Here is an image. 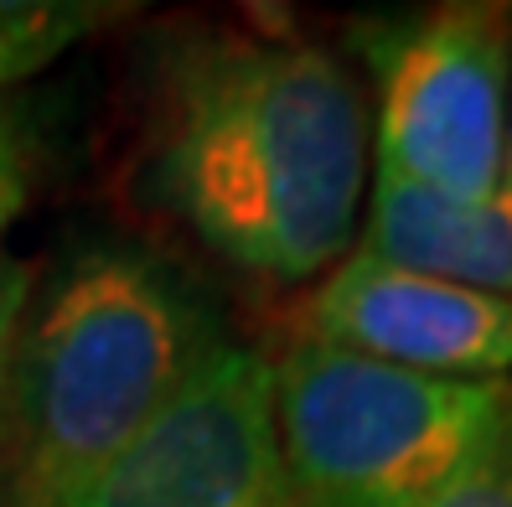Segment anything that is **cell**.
<instances>
[{
	"label": "cell",
	"instance_id": "1",
	"mask_svg": "<svg viewBox=\"0 0 512 507\" xmlns=\"http://www.w3.org/2000/svg\"><path fill=\"white\" fill-rule=\"evenodd\" d=\"M150 171L161 202L233 270L321 280L363 233V88L326 47L202 32L161 63Z\"/></svg>",
	"mask_w": 512,
	"mask_h": 507
},
{
	"label": "cell",
	"instance_id": "2",
	"mask_svg": "<svg viewBox=\"0 0 512 507\" xmlns=\"http://www.w3.org/2000/svg\"><path fill=\"white\" fill-rule=\"evenodd\" d=\"M213 347L156 259L83 249L21 316L0 389V507H52L182 394Z\"/></svg>",
	"mask_w": 512,
	"mask_h": 507
},
{
	"label": "cell",
	"instance_id": "3",
	"mask_svg": "<svg viewBox=\"0 0 512 507\" xmlns=\"http://www.w3.org/2000/svg\"><path fill=\"white\" fill-rule=\"evenodd\" d=\"M269 404L295 507H419L512 440V383L430 378L306 337L269 357Z\"/></svg>",
	"mask_w": 512,
	"mask_h": 507
},
{
	"label": "cell",
	"instance_id": "4",
	"mask_svg": "<svg viewBox=\"0 0 512 507\" xmlns=\"http://www.w3.org/2000/svg\"><path fill=\"white\" fill-rule=\"evenodd\" d=\"M373 176L445 202L487 197L512 161V6H435L368 42Z\"/></svg>",
	"mask_w": 512,
	"mask_h": 507
},
{
	"label": "cell",
	"instance_id": "5",
	"mask_svg": "<svg viewBox=\"0 0 512 507\" xmlns=\"http://www.w3.org/2000/svg\"><path fill=\"white\" fill-rule=\"evenodd\" d=\"M52 507H295L269 404V357L213 342L156 420Z\"/></svg>",
	"mask_w": 512,
	"mask_h": 507
},
{
	"label": "cell",
	"instance_id": "6",
	"mask_svg": "<svg viewBox=\"0 0 512 507\" xmlns=\"http://www.w3.org/2000/svg\"><path fill=\"white\" fill-rule=\"evenodd\" d=\"M300 337L430 378L512 383V301L357 249L311 285Z\"/></svg>",
	"mask_w": 512,
	"mask_h": 507
},
{
	"label": "cell",
	"instance_id": "7",
	"mask_svg": "<svg viewBox=\"0 0 512 507\" xmlns=\"http://www.w3.org/2000/svg\"><path fill=\"white\" fill-rule=\"evenodd\" d=\"M357 254L512 301V161L502 182L471 202H445L373 176Z\"/></svg>",
	"mask_w": 512,
	"mask_h": 507
},
{
	"label": "cell",
	"instance_id": "8",
	"mask_svg": "<svg viewBox=\"0 0 512 507\" xmlns=\"http://www.w3.org/2000/svg\"><path fill=\"white\" fill-rule=\"evenodd\" d=\"M104 16L83 0H0V88L42 73Z\"/></svg>",
	"mask_w": 512,
	"mask_h": 507
},
{
	"label": "cell",
	"instance_id": "9",
	"mask_svg": "<svg viewBox=\"0 0 512 507\" xmlns=\"http://www.w3.org/2000/svg\"><path fill=\"white\" fill-rule=\"evenodd\" d=\"M419 507H512V440L507 451L476 461L471 471H461L456 482L425 497Z\"/></svg>",
	"mask_w": 512,
	"mask_h": 507
},
{
	"label": "cell",
	"instance_id": "10",
	"mask_svg": "<svg viewBox=\"0 0 512 507\" xmlns=\"http://www.w3.org/2000/svg\"><path fill=\"white\" fill-rule=\"evenodd\" d=\"M37 295V275L21 259H0V389H6V368H11V347L21 332V316Z\"/></svg>",
	"mask_w": 512,
	"mask_h": 507
},
{
	"label": "cell",
	"instance_id": "11",
	"mask_svg": "<svg viewBox=\"0 0 512 507\" xmlns=\"http://www.w3.org/2000/svg\"><path fill=\"white\" fill-rule=\"evenodd\" d=\"M26 187H32V166H26V140H21V130H11L6 140H0V233H6V223L21 213Z\"/></svg>",
	"mask_w": 512,
	"mask_h": 507
},
{
	"label": "cell",
	"instance_id": "12",
	"mask_svg": "<svg viewBox=\"0 0 512 507\" xmlns=\"http://www.w3.org/2000/svg\"><path fill=\"white\" fill-rule=\"evenodd\" d=\"M11 130H16V125H11V114H6V109H0V140H6Z\"/></svg>",
	"mask_w": 512,
	"mask_h": 507
}]
</instances>
